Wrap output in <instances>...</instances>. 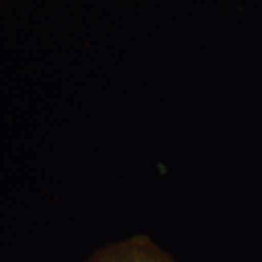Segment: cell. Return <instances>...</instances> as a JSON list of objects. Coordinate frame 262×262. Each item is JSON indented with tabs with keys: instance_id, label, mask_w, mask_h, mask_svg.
Listing matches in <instances>:
<instances>
[{
	"instance_id": "6da1fadb",
	"label": "cell",
	"mask_w": 262,
	"mask_h": 262,
	"mask_svg": "<svg viewBox=\"0 0 262 262\" xmlns=\"http://www.w3.org/2000/svg\"><path fill=\"white\" fill-rule=\"evenodd\" d=\"M83 262H178L148 235L137 234L107 244Z\"/></svg>"
}]
</instances>
